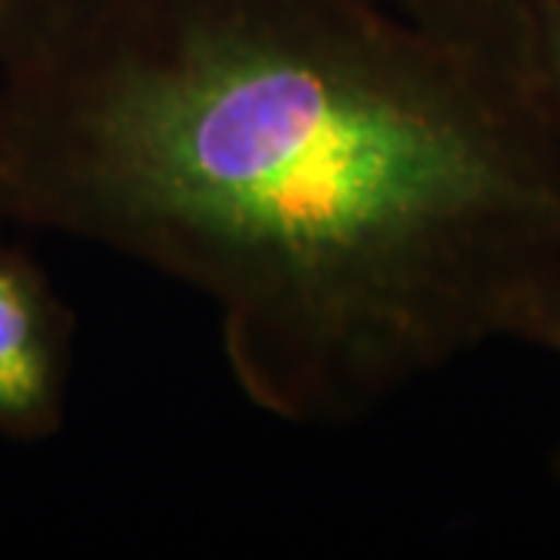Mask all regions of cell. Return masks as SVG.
Wrapping results in <instances>:
<instances>
[{"label": "cell", "mask_w": 560, "mask_h": 560, "mask_svg": "<svg viewBox=\"0 0 560 560\" xmlns=\"http://www.w3.org/2000/svg\"><path fill=\"white\" fill-rule=\"evenodd\" d=\"M81 0H0V66L47 38Z\"/></svg>", "instance_id": "4"}, {"label": "cell", "mask_w": 560, "mask_h": 560, "mask_svg": "<svg viewBox=\"0 0 560 560\" xmlns=\"http://www.w3.org/2000/svg\"><path fill=\"white\" fill-rule=\"evenodd\" d=\"M555 474H558V480H560V448H558V458H555Z\"/></svg>", "instance_id": "7"}, {"label": "cell", "mask_w": 560, "mask_h": 560, "mask_svg": "<svg viewBox=\"0 0 560 560\" xmlns=\"http://www.w3.org/2000/svg\"><path fill=\"white\" fill-rule=\"evenodd\" d=\"M529 88L541 103L560 140V0H555L539 22L529 57Z\"/></svg>", "instance_id": "5"}, {"label": "cell", "mask_w": 560, "mask_h": 560, "mask_svg": "<svg viewBox=\"0 0 560 560\" xmlns=\"http://www.w3.org/2000/svg\"><path fill=\"white\" fill-rule=\"evenodd\" d=\"M0 221L190 287L246 399L342 427L514 337L560 140L377 0H81L0 66Z\"/></svg>", "instance_id": "1"}, {"label": "cell", "mask_w": 560, "mask_h": 560, "mask_svg": "<svg viewBox=\"0 0 560 560\" xmlns=\"http://www.w3.org/2000/svg\"><path fill=\"white\" fill-rule=\"evenodd\" d=\"M511 340L533 342L560 359V265L541 280L536 293L523 305Z\"/></svg>", "instance_id": "6"}, {"label": "cell", "mask_w": 560, "mask_h": 560, "mask_svg": "<svg viewBox=\"0 0 560 560\" xmlns=\"http://www.w3.org/2000/svg\"><path fill=\"white\" fill-rule=\"evenodd\" d=\"M75 320L35 256L0 221V436L54 440L66 423Z\"/></svg>", "instance_id": "2"}, {"label": "cell", "mask_w": 560, "mask_h": 560, "mask_svg": "<svg viewBox=\"0 0 560 560\" xmlns=\"http://www.w3.org/2000/svg\"><path fill=\"white\" fill-rule=\"evenodd\" d=\"M401 20L529 88V57L555 0H377Z\"/></svg>", "instance_id": "3"}]
</instances>
